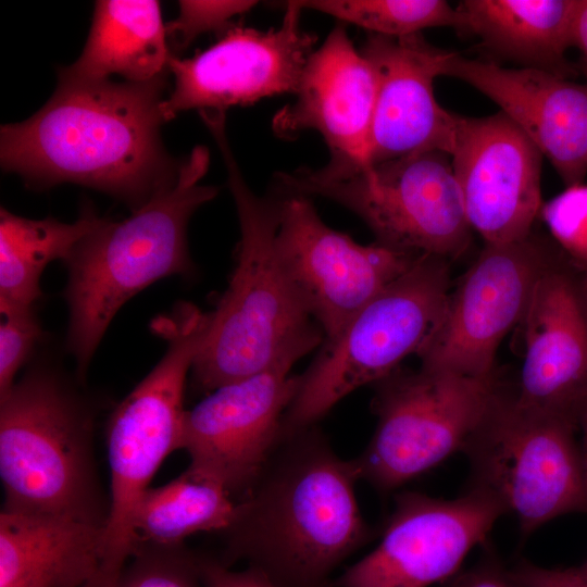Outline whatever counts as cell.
<instances>
[{
    "mask_svg": "<svg viewBox=\"0 0 587 587\" xmlns=\"http://www.w3.org/2000/svg\"><path fill=\"white\" fill-rule=\"evenodd\" d=\"M309 352L295 349L186 410L180 449L190 466L220 480L233 498L245 497L283 439L284 416L300 385V375L290 370Z\"/></svg>",
    "mask_w": 587,
    "mask_h": 587,
    "instance_id": "cell-13",
    "label": "cell"
},
{
    "mask_svg": "<svg viewBox=\"0 0 587 587\" xmlns=\"http://www.w3.org/2000/svg\"><path fill=\"white\" fill-rule=\"evenodd\" d=\"M580 570L583 571V573L587 576V561L585 562L584 565L579 566Z\"/></svg>",
    "mask_w": 587,
    "mask_h": 587,
    "instance_id": "cell-36",
    "label": "cell"
},
{
    "mask_svg": "<svg viewBox=\"0 0 587 587\" xmlns=\"http://www.w3.org/2000/svg\"><path fill=\"white\" fill-rule=\"evenodd\" d=\"M539 216L557 245L584 267L587 264V185L565 188L542 203Z\"/></svg>",
    "mask_w": 587,
    "mask_h": 587,
    "instance_id": "cell-28",
    "label": "cell"
},
{
    "mask_svg": "<svg viewBox=\"0 0 587 587\" xmlns=\"http://www.w3.org/2000/svg\"><path fill=\"white\" fill-rule=\"evenodd\" d=\"M294 103L273 118L274 133L292 139L312 129L325 140L330 159L319 168L326 175L363 171L377 100L373 65L357 49L345 25H336L310 54Z\"/></svg>",
    "mask_w": 587,
    "mask_h": 587,
    "instance_id": "cell-18",
    "label": "cell"
},
{
    "mask_svg": "<svg viewBox=\"0 0 587 587\" xmlns=\"http://www.w3.org/2000/svg\"><path fill=\"white\" fill-rule=\"evenodd\" d=\"M470 488L513 514L528 535L572 512H587V485L572 417L517 405L507 385L463 451Z\"/></svg>",
    "mask_w": 587,
    "mask_h": 587,
    "instance_id": "cell-10",
    "label": "cell"
},
{
    "mask_svg": "<svg viewBox=\"0 0 587 587\" xmlns=\"http://www.w3.org/2000/svg\"><path fill=\"white\" fill-rule=\"evenodd\" d=\"M167 348L152 371L118 403L107 430L110 505L103 557L85 587H112L137 548V505L163 460L180 449L184 392L208 327V315L183 302L152 324Z\"/></svg>",
    "mask_w": 587,
    "mask_h": 587,
    "instance_id": "cell-5",
    "label": "cell"
},
{
    "mask_svg": "<svg viewBox=\"0 0 587 587\" xmlns=\"http://www.w3.org/2000/svg\"><path fill=\"white\" fill-rule=\"evenodd\" d=\"M451 261L423 254L403 275L361 308L330 339H324L283 421V438L322 419L366 384H376L417 353L445 309Z\"/></svg>",
    "mask_w": 587,
    "mask_h": 587,
    "instance_id": "cell-7",
    "label": "cell"
},
{
    "mask_svg": "<svg viewBox=\"0 0 587 587\" xmlns=\"http://www.w3.org/2000/svg\"><path fill=\"white\" fill-rule=\"evenodd\" d=\"M1 316L0 398L14 386L17 372L41 337V326L33 308L4 311Z\"/></svg>",
    "mask_w": 587,
    "mask_h": 587,
    "instance_id": "cell-30",
    "label": "cell"
},
{
    "mask_svg": "<svg viewBox=\"0 0 587 587\" xmlns=\"http://www.w3.org/2000/svg\"><path fill=\"white\" fill-rule=\"evenodd\" d=\"M275 245L300 300L334 338L370 300L409 271L419 258L378 242L360 245L319 215L311 197L276 186Z\"/></svg>",
    "mask_w": 587,
    "mask_h": 587,
    "instance_id": "cell-12",
    "label": "cell"
},
{
    "mask_svg": "<svg viewBox=\"0 0 587 587\" xmlns=\"http://www.w3.org/2000/svg\"><path fill=\"white\" fill-rule=\"evenodd\" d=\"M198 565L204 587H278L255 567L233 571L220 559L198 555Z\"/></svg>",
    "mask_w": 587,
    "mask_h": 587,
    "instance_id": "cell-31",
    "label": "cell"
},
{
    "mask_svg": "<svg viewBox=\"0 0 587 587\" xmlns=\"http://www.w3.org/2000/svg\"><path fill=\"white\" fill-rule=\"evenodd\" d=\"M277 186L329 199L357 214L376 242L452 261L470 246L472 228L450 154L429 150L342 175L301 168L278 173Z\"/></svg>",
    "mask_w": 587,
    "mask_h": 587,
    "instance_id": "cell-8",
    "label": "cell"
},
{
    "mask_svg": "<svg viewBox=\"0 0 587 587\" xmlns=\"http://www.w3.org/2000/svg\"><path fill=\"white\" fill-rule=\"evenodd\" d=\"M90 419L55 372L35 369L0 398L3 510L105 524L96 503Z\"/></svg>",
    "mask_w": 587,
    "mask_h": 587,
    "instance_id": "cell-6",
    "label": "cell"
},
{
    "mask_svg": "<svg viewBox=\"0 0 587 587\" xmlns=\"http://www.w3.org/2000/svg\"><path fill=\"white\" fill-rule=\"evenodd\" d=\"M444 587H521L511 571L495 558H486L444 583Z\"/></svg>",
    "mask_w": 587,
    "mask_h": 587,
    "instance_id": "cell-33",
    "label": "cell"
},
{
    "mask_svg": "<svg viewBox=\"0 0 587 587\" xmlns=\"http://www.w3.org/2000/svg\"><path fill=\"white\" fill-rule=\"evenodd\" d=\"M587 485V395L578 402L572 413Z\"/></svg>",
    "mask_w": 587,
    "mask_h": 587,
    "instance_id": "cell-35",
    "label": "cell"
},
{
    "mask_svg": "<svg viewBox=\"0 0 587 587\" xmlns=\"http://www.w3.org/2000/svg\"><path fill=\"white\" fill-rule=\"evenodd\" d=\"M572 48L580 52L587 73V0H577L572 24Z\"/></svg>",
    "mask_w": 587,
    "mask_h": 587,
    "instance_id": "cell-34",
    "label": "cell"
},
{
    "mask_svg": "<svg viewBox=\"0 0 587 587\" xmlns=\"http://www.w3.org/2000/svg\"><path fill=\"white\" fill-rule=\"evenodd\" d=\"M577 0H463L457 29L476 36L488 51L529 67L571 79L567 59Z\"/></svg>",
    "mask_w": 587,
    "mask_h": 587,
    "instance_id": "cell-22",
    "label": "cell"
},
{
    "mask_svg": "<svg viewBox=\"0 0 587 587\" xmlns=\"http://www.w3.org/2000/svg\"><path fill=\"white\" fill-rule=\"evenodd\" d=\"M112 587H204L198 555L179 546L140 544Z\"/></svg>",
    "mask_w": 587,
    "mask_h": 587,
    "instance_id": "cell-27",
    "label": "cell"
},
{
    "mask_svg": "<svg viewBox=\"0 0 587 587\" xmlns=\"http://www.w3.org/2000/svg\"><path fill=\"white\" fill-rule=\"evenodd\" d=\"M105 524L1 511L0 587H85L97 575Z\"/></svg>",
    "mask_w": 587,
    "mask_h": 587,
    "instance_id": "cell-21",
    "label": "cell"
},
{
    "mask_svg": "<svg viewBox=\"0 0 587 587\" xmlns=\"http://www.w3.org/2000/svg\"><path fill=\"white\" fill-rule=\"evenodd\" d=\"M507 385L498 372L472 377L398 367L375 384L376 429L353 459L360 479L390 491L464 451Z\"/></svg>",
    "mask_w": 587,
    "mask_h": 587,
    "instance_id": "cell-9",
    "label": "cell"
},
{
    "mask_svg": "<svg viewBox=\"0 0 587 587\" xmlns=\"http://www.w3.org/2000/svg\"><path fill=\"white\" fill-rule=\"evenodd\" d=\"M512 573L521 587H587L580 567L547 569L522 562Z\"/></svg>",
    "mask_w": 587,
    "mask_h": 587,
    "instance_id": "cell-32",
    "label": "cell"
},
{
    "mask_svg": "<svg viewBox=\"0 0 587 587\" xmlns=\"http://www.w3.org/2000/svg\"><path fill=\"white\" fill-rule=\"evenodd\" d=\"M209 150L197 146L182 161L176 182L123 221L103 222L64 261V291L70 310L67 348L84 376L117 311L132 297L172 276L192 270L187 226L191 215L217 195L202 185Z\"/></svg>",
    "mask_w": 587,
    "mask_h": 587,
    "instance_id": "cell-4",
    "label": "cell"
},
{
    "mask_svg": "<svg viewBox=\"0 0 587 587\" xmlns=\"http://www.w3.org/2000/svg\"><path fill=\"white\" fill-rule=\"evenodd\" d=\"M167 74L145 83L67 82L27 120L0 129V161L32 188L73 183L134 211L173 185L182 161L161 126Z\"/></svg>",
    "mask_w": 587,
    "mask_h": 587,
    "instance_id": "cell-1",
    "label": "cell"
},
{
    "mask_svg": "<svg viewBox=\"0 0 587 587\" xmlns=\"http://www.w3.org/2000/svg\"><path fill=\"white\" fill-rule=\"evenodd\" d=\"M480 492L451 500L407 491L378 545L348 567L330 587H429L459 572L467 553L484 542L502 515Z\"/></svg>",
    "mask_w": 587,
    "mask_h": 587,
    "instance_id": "cell-15",
    "label": "cell"
},
{
    "mask_svg": "<svg viewBox=\"0 0 587 587\" xmlns=\"http://www.w3.org/2000/svg\"><path fill=\"white\" fill-rule=\"evenodd\" d=\"M451 162L466 218L485 243L533 232L541 200L542 153L502 112L460 116Z\"/></svg>",
    "mask_w": 587,
    "mask_h": 587,
    "instance_id": "cell-16",
    "label": "cell"
},
{
    "mask_svg": "<svg viewBox=\"0 0 587 587\" xmlns=\"http://www.w3.org/2000/svg\"><path fill=\"white\" fill-rule=\"evenodd\" d=\"M237 502L213 476L192 466L170 483L150 487L140 499L133 523L137 546H179L200 532H225Z\"/></svg>",
    "mask_w": 587,
    "mask_h": 587,
    "instance_id": "cell-25",
    "label": "cell"
},
{
    "mask_svg": "<svg viewBox=\"0 0 587 587\" xmlns=\"http://www.w3.org/2000/svg\"><path fill=\"white\" fill-rule=\"evenodd\" d=\"M282 24L270 30L233 26L190 58L171 55L173 87L162 103L165 122L187 110L223 111L263 98L296 93L316 36L301 26L302 9L285 1Z\"/></svg>",
    "mask_w": 587,
    "mask_h": 587,
    "instance_id": "cell-14",
    "label": "cell"
},
{
    "mask_svg": "<svg viewBox=\"0 0 587 587\" xmlns=\"http://www.w3.org/2000/svg\"><path fill=\"white\" fill-rule=\"evenodd\" d=\"M90 205L64 223L32 220L0 210V312L33 308L41 295L40 277L54 260L65 261L102 222Z\"/></svg>",
    "mask_w": 587,
    "mask_h": 587,
    "instance_id": "cell-24",
    "label": "cell"
},
{
    "mask_svg": "<svg viewBox=\"0 0 587 587\" xmlns=\"http://www.w3.org/2000/svg\"><path fill=\"white\" fill-rule=\"evenodd\" d=\"M353 460L339 458L313 427L285 437L236 515L220 559L239 560L278 587H330L334 570L371 532L359 509Z\"/></svg>",
    "mask_w": 587,
    "mask_h": 587,
    "instance_id": "cell-2",
    "label": "cell"
},
{
    "mask_svg": "<svg viewBox=\"0 0 587 587\" xmlns=\"http://www.w3.org/2000/svg\"><path fill=\"white\" fill-rule=\"evenodd\" d=\"M520 325L524 354L510 384L512 399L530 411L572 417L587 395V276L562 249L539 277Z\"/></svg>",
    "mask_w": 587,
    "mask_h": 587,
    "instance_id": "cell-17",
    "label": "cell"
},
{
    "mask_svg": "<svg viewBox=\"0 0 587 587\" xmlns=\"http://www.w3.org/2000/svg\"><path fill=\"white\" fill-rule=\"evenodd\" d=\"M560 249L534 232L512 242L485 243L417 351L420 367L472 377L495 374L501 341L521 324L539 277Z\"/></svg>",
    "mask_w": 587,
    "mask_h": 587,
    "instance_id": "cell-11",
    "label": "cell"
},
{
    "mask_svg": "<svg viewBox=\"0 0 587 587\" xmlns=\"http://www.w3.org/2000/svg\"><path fill=\"white\" fill-rule=\"evenodd\" d=\"M583 268H584L585 274H586V276H587V264H586Z\"/></svg>",
    "mask_w": 587,
    "mask_h": 587,
    "instance_id": "cell-37",
    "label": "cell"
},
{
    "mask_svg": "<svg viewBox=\"0 0 587 587\" xmlns=\"http://www.w3.org/2000/svg\"><path fill=\"white\" fill-rule=\"evenodd\" d=\"M257 4L251 0H180L177 17L165 24L166 35L176 50H183L202 34L229 28L233 17L250 11Z\"/></svg>",
    "mask_w": 587,
    "mask_h": 587,
    "instance_id": "cell-29",
    "label": "cell"
},
{
    "mask_svg": "<svg viewBox=\"0 0 587 587\" xmlns=\"http://www.w3.org/2000/svg\"><path fill=\"white\" fill-rule=\"evenodd\" d=\"M302 9L354 24L373 35L404 37L429 27L457 28L458 14L445 0H295Z\"/></svg>",
    "mask_w": 587,
    "mask_h": 587,
    "instance_id": "cell-26",
    "label": "cell"
},
{
    "mask_svg": "<svg viewBox=\"0 0 587 587\" xmlns=\"http://www.w3.org/2000/svg\"><path fill=\"white\" fill-rule=\"evenodd\" d=\"M377 77V100L370 141V164L429 150L451 155L460 116L435 96L450 51L422 35L370 34L360 49Z\"/></svg>",
    "mask_w": 587,
    "mask_h": 587,
    "instance_id": "cell-19",
    "label": "cell"
},
{
    "mask_svg": "<svg viewBox=\"0 0 587 587\" xmlns=\"http://www.w3.org/2000/svg\"><path fill=\"white\" fill-rule=\"evenodd\" d=\"M442 76L488 97L539 149L565 188L587 174V83L529 67H504L450 51Z\"/></svg>",
    "mask_w": 587,
    "mask_h": 587,
    "instance_id": "cell-20",
    "label": "cell"
},
{
    "mask_svg": "<svg viewBox=\"0 0 587 587\" xmlns=\"http://www.w3.org/2000/svg\"><path fill=\"white\" fill-rule=\"evenodd\" d=\"M157 0H98L78 59L58 79L98 82L120 75L145 83L168 73L172 55Z\"/></svg>",
    "mask_w": 587,
    "mask_h": 587,
    "instance_id": "cell-23",
    "label": "cell"
},
{
    "mask_svg": "<svg viewBox=\"0 0 587 587\" xmlns=\"http://www.w3.org/2000/svg\"><path fill=\"white\" fill-rule=\"evenodd\" d=\"M223 158L237 210L240 238L228 287L209 313L191 367L207 392L257 374L295 349L314 350L324 333L290 283L277 254L274 198L246 183L226 135L225 113L201 116Z\"/></svg>",
    "mask_w": 587,
    "mask_h": 587,
    "instance_id": "cell-3",
    "label": "cell"
}]
</instances>
